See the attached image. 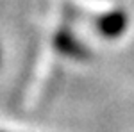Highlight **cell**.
I'll return each instance as SVG.
<instances>
[{"instance_id":"cell-1","label":"cell","mask_w":134,"mask_h":132,"mask_svg":"<svg viewBox=\"0 0 134 132\" xmlns=\"http://www.w3.org/2000/svg\"><path fill=\"white\" fill-rule=\"evenodd\" d=\"M97 27L105 38H118L127 29V14L124 11H111L98 20Z\"/></svg>"}]
</instances>
